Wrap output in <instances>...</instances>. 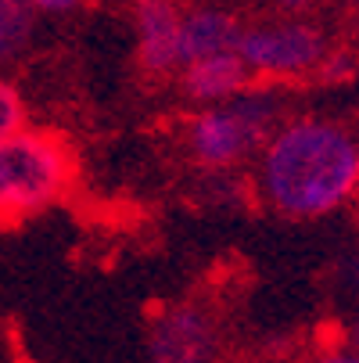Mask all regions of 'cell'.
Returning a JSON list of instances; mask_svg holds the SVG:
<instances>
[{
    "instance_id": "1",
    "label": "cell",
    "mask_w": 359,
    "mask_h": 363,
    "mask_svg": "<svg viewBox=\"0 0 359 363\" xmlns=\"http://www.w3.org/2000/svg\"><path fill=\"white\" fill-rule=\"evenodd\" d=\"M259 194L273 213L317 220L334 213L359 187L355 144L327 119L280 123L259 147Z\"/></svg>"
},
{
    "instance_id": "2",
    "label": "cell",
    "mask_w": 359,
    "mask_h": 363,
    "mask_svg": "<svg viewBox=\"0 0 359 363\" xmlns=\"http://www.w3.org/2000/svg\"><path fill=\"white\" fill-rule=\"evenodd\" d=\"M72 184V155L47 130L22 126L0 144V223L50 209Z\"/></svg>"
},
{
    "instance_id": "3",
    "label": "cell",
    "mask_w": 359,
    "mask_h": 363,
    "mask_svg": "<svg viewBox=\"0 0 359 363\" xmlns=\"http://www.w3.org/2000/svg\"><path fill=\"white\" fill-rule=\"evenodd\" d=\"M280 126V101L270 90L244 86L230 101L205 105L187 123V151L201 169H234Z\"/></svg>"
},
{
    "instance_id": "4",
    "label": "cell",
    "mask_w": 359,
    "mask_h": 363,
    "mask_svg": "<svg viewBox=\"0 0 359 363\" xmlns=\"http://www.w3.org/2000/svg\"><path fill=\"white\" fill-rule=\"evenodd\" d=\"M237 55L244 58L248 72L259 79H295L320 69L327 55V40L309 22H295V18L263 22V26L241 29Z\"/></svg>"
},
{
    "instance_id": "5",
    "label": "cell",
    "mask_w": 359,
    "mask_h": 363,
    "mask_svg": "<svg viewBox=\"0 0 359 363\" xmlns=\"http://www.w3.org/2000/svg\"><path fill=\"white\" fill-rule=\"evenodd\" d=\"M151 363H212L216 359V324L201 306H169L147 328Z\"/></svg>"
},
{
    "instance_id": "6",
    "label": "cell",
    "mask_w": 359,
    "mask_h": 363,
    "mask_svg": "<svg viewBox=\"0 0 359 363\" xmlns=\"http://www.w3.org/2000/svg\"><path fill=\"white\" fill-rule=\"evenodd\" d=\"M180 0H133L137 62L147 76H169L180 69Z\"/></svg>"
},
{
    "instance_id": "7",
    "label": "cell",
    "mask_w": 359,
    "mask_h": 363,
    "mask_svg": "<svg viewBox=\"0 0 359 363\" xmlns=\"http://www.w3.org/2000/svg\"><path fill=\"white\" fill-rule=\"evenodd\" d=\"M180 72V86L190 101L198 105H220L230 101L234 94H241L251 83V72L244 65V58L237 50H223V55H209V58H194L187 65L176 69Z\"/></svg>"
},
{
    "instance_id": "8",
    "label": "cell",
    "mask_w": 359,
    "mask_h": 363,
    "mask_svg": "<svg viewBox=\"0 0 359 363\" xmlns=\"http://www.w3.org/2000/svg\"><path fill=\"white\" fill-rule=\"evenodd\" d=\"M241 22L212 4H198L190 11H183L180 22V65L194 62V58H209V55H223V50H237L241 40Z\"/></svg>"
},
{
    "instance_id": "9",
    "label": "cell",
    "mask_w": 359,
    "mask_h": 363,
    "mask_svg": "<svg viewBox=\"0 0 359 363\" xmlns=\"http://www.w3.org/2000/svg\"><path fill=\"white\" fill-rule=\"evenodd\" d=\"M33 29H36L33 0H0V65L25 55Z\"/></svg>"
},
{
    "instance_id": "10",
    "label": "cell",
    "mask_w": 359,
    "mask_h": 363,
    "mask_svg": "<svg viewBox=\"0 0 359 363\" xmlns=\"http://www.w3.org/2000/svg\"><path fill=\"white\" fill-rule=\"evenodd\" d=\"M22 126H25V101L4 76H0V144L8 137H15Z\"/></svg>"
},
{
    "instance_id": "11",
    "label": "cell",
    "mask_w": 359,
    "mask_h": 363,
    "mask_svg": "<svg viewBox=\"0 0 359 363\" xmlns=\"http://www.w3.org/2000/svg\"><path fill=\"white\" fill-rule=\"evenodd\" d=\"M33 4H36V15L58 18V15H72L76 8H83V0H33Z\"/></svg>"
},
{
    "instance_id": "12",
    "label": "cell",
    "mask_w": 359,
    "mask_h": 363,
    "mask_svg": "<svg viewBox=\"0 0 359 363\" xmlns=\"http://www.w3.org/2000/svg\"><path fill=\"white\" fill-rule=\"evenodd\" d=\"M317 363H359V352H334V356H320Z\"/></svg>"
},
{
    "instance_id": "13",
    "label": "cell",
    "mask_w": 359,
    "mask_h": 363,
    "mask_svg": "<svg viewBox=\"0 0 359 363\" xmlns=\"http://www.w3.org/2000/svg\"><path fill=\"white\" fill-rule=\"evenodd\" d=\"M277 4H280L284 11H295V8H305V4H309V0H277Z\"/></svg>"
},
{
    "instance_id": "14",
    "label": "cell",
    "mask_w": 359,
    "mask_h": 363,
    "mask_svg": "<svg viewBox=\"0 0 359 363\" xmlns=\"http://www.w3.org/2000/svg\"><path fill=\"white\" fill-rule=\"evenodd\" d=\"M355 180H359V144H355Z\"/></svg>"
},
{
    "instance_id": "15",
    "label": "cell",
    "mask_w": 359,
    "mask_h": 363,
    "mask_svg": "<svg viewBox=\"0 0 359 363\" xmlns=\"http://www.w3.org/2000/svg\"><path fill=\"white\" fill-rule=\"evenodd\" d=\"M352 338H355V345H359V320H355V328H352Z\"/></svg>"
}]
</instances>
